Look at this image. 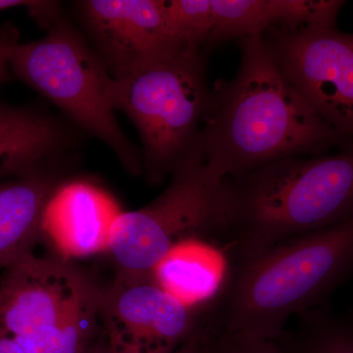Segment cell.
I'll use <instances>...</instances> for the list:
<instances>
[{"instance_id":"obj_1","label":"cell","mask_w":353,"mask_h":353,"mask_svg":"<svg viewBox=\"0 0 353 353\" xmlns=\"http://www.w3.org/2000/svg\"><path fill=\"white\" fill-rule=\"evenodd\" d=\"M232 80L211 88L199 145L221 180L290 157H318L352 139L329 126L297 92L262 37L238 41Z\"/></svg>"},{"instance_id":"obj_2","label":"cell","mask_w":353,"mask_h":353,"mask_svg":"<svg viewBox=\"0 0 353 353\" xmlns=\"http://www.w3.org/2000/svg\"><path fill=\"white\" fill-rule=\"evenodd\" d=\"M353 219V139L333 153L290 157L221 182L210 240L232 262Z\"/></svg>"},{"instance_id":"obj_3","label":"cell","mask_w":353,"mask_h":353,"mask_svg":"<svg viewBox=\"0 0 353 353\" xmlns=\"http://www.w3.org/2000/svg\"><path fill=\"white\" fill-rule=\"evenodd\" d=\"M231 264L208 324L278 340L290 317L324 305L353 277V219Z\"/></svg>"},{"instance_id":"obj_4","label":"cell","mask_w":353,"mask_h":353,"mask_svg":"<svg viewBox=\"0 0 353 353\" xmlns=\"http://www.w3.org/2000/svg\"><path fill=\"white\" fill-rule=\"evenodd\" d=\"M108 97L138 130L148 182L161 183L201 134L211 99L205 53L179 50L129 75L111 77Z\"/></svg>"},{"instance_id":"obj_5","label":"cell","mask_w":353,"mask_h":353,"mask_svg":"<svg viewBox=\"0 0 353 353\" xmlns=\"http://www.w3.org/2000/svg\"><path fill=\"white\" fill-rule=\"evenodd\" d=\"M102 292L67 262L31 252L2 272L0 327L26 353H83Z\"/></svg>"},{"instance_id":"obj_6","label":"cell","mask_w":353,"mask_h":353,"mask_svg":"<svg viewBox=\"0 0 353 353\" xmlns=\"http://www.w3.org/2000/svg\"><path fill=\"white\" fill-rule=\"evenodd\" d=\"M10 68L22 82L52 102L110 148L125 169L143 174L141 150L122 131L108 97L111 76L75 28L58 20L37 41L19 43Z\"/></svg>"},{"instance_id":"obj_7","label":"cell","mask_w":353,"mask_h":353,"mask_svg":"<svg viewBox=\"0 0 353 353\" xmlns=\"http://www.w3.org/2000/svg\"><path fill=\"white\" fill-rule=\"evenodd\" d=\"M199 139L176 164L170 183L157 199L116 218L108 250L121 273L152 275L176 243L192 236L209 239L223 180L206 164Z\"/></svg>"},{"instance_id":"obj_8","label":"cell","mask_w":353,"mask_h":353,"mask_svg":"<svg viewBox=\"0 0 353 353\" xmlns=\"http://www.w3.org/2000/svg\"><path fill=\"white\" fill-rule=\"evenodd\" d=\"M269 46L288 80L329 126L353 139V34L336 27H269Z\"/></svg>"},{"instance_id":"obj_9","label":"cell","mask_w":353,"mask_h":353,"mask_svg":"<svg viewBox=\"0 0 353 353\" xmlns=\"http://www.w3.org/2000/svg\"><path fill=\"white\" fill-rule=\"evenodd\" d=\"M165 292L152 275L118 272L102 292L101 318L112 353H173L201 330L199 314Z\"/></svg>"},{"instance_id":"obj_10","label":"cell","mask_w":353,"mask_h":353,"mask_svg":"<svg viewBox=\"0 0 353 353\" xmlns=\"http://www.w3.org/2000/svg\"><path fill=\"white\" fill-rule=\"evenodd\" d=\"M78 7L94 51L113 78L185 50L172 38L165 1L87 0Z\"/></svg>"},{"instance_id":"obj_11","label":"cell","mask_w":353,"mask_h":353,"mask_svg":"<svg viewBox=\"0 0 353 353\" xmlns=\"http://www.w3.org/2000/svg\"><path fill=\"white\" fill-rule=\"evenodd\" d=\"M122 211L108 192L87 182L59 185L46 204L41 233L66 257L108 250L111 228Z\"/></svg>"},{"instance_id":"obj_12","label":"cell","mask_w":353,"mask_h":353,"mask_svg":"<svg viewBox=\"0 0 353 353\" xmlns=\"http://www.w3.org/2000/svg\"><path fill=\"white\" fill-rule=\"evenodd\" d=\"M231 259L219 245L192 236L176 243L152 271L162 290L192 308H208L224 289Z\"/></svg>"},{"instance_id":"obj_13","label":"cell","mask_w":353,"mask_h":353,"mask_svg":"<svg viewBox=\"0 0 353 353\" xmlns=\"http://www.w3.org/2000/svg\"><path fill=\"white\" fill-rule=\"evenodd\" d=\"M61 122L30 109L0 104V178L27 175L73 145Z\"/></svg>"},{"instance_id":"obj_14","label":"cell","mask_w":353,"mask_h":353,"mask_svg":"<svg viewBox=\"0 0 353 353\" xmlns=\"http://www.w3.org/2000/svg\"><path fill=\"white\" fill-rule=\"evenodd\" d=\"M57 188L37 171L0 183V272L32 252L41 236L44 209Z\"/></svg>"},{"instance_id":"obj_15","label":"cell","mask_w":353,"mask_h":353,"mask_svg":"<svg viewBox=\"0 0 353 353\" xmlns=\"http://www.w3.org/2000/svg\"><path fill=\"white\" fill-rule=\"evenodd\" d=\"M299 317L296 334L285 332L279 341L289 353H353V317L331 309H311Z\"/></svg>"},{"instance_id":"obj_16","label":"cell","mask_w":353,"mask_h":353,"mask_svg":"<svg viewBox=\"0 0 353 353\" xmlns=\"http://www.w3.org/2000/svg\"><path fill=\"white\" fill-rule=\"evenodd\" d=\"M212 28L204 52L233 39L262 37L273 24L271 0H210Z\"/></svg>"},{"instance_id":"obj_17","label":"cell","mask_w":353,"mask_h":353,"mask_svg":"<svg viewBox=\"0 0 353 353\" xmlns=\"http://www.w3.org/2000/svg\"><path fill=\"white\" fill-rule=\"evenodd\" d=\"M172 38L180 48L204 52L212 28L210 0L165 1Z\"/></svg>"},{"instance_id":"obj_18","label":"cell","mask_w":353,"mask_h":353,"mask_svg":"<svg viewBox=\"0 0 353 353\" xmlns=\"http://www.w3.org/2000/svg\"><path fill=\"white\" fill-rule=\"evenodd\" d=\"M345 3L341 0H271V27L287 32L334 28Z\"/></svg>"},{"instance_id":"obj_19","label":"cell","mask_w":353,"mask_h":353,"mask_svg":"<svg viewBox=\"0 0 353 353\" xmlns=\"http://www.w3.org/2000/svg\"><path fill=\"white\" fill-rule=\"evenodd\" d=\"M201 353H289L278 340L205 325L197 333Z\"/></svg>"},{"instance_id":"obj_20","label":"cell","mask_w":353,"mask_h":353,"mask_svg":"<svg viewBox=\"0 0 353 353\" xmlns=\"http://www.w3.org/2000/svg\"><path fill=\"white\" fill-rule=\"evenodd\" d=\"M19 34L11 25L0 27V83L8 78L13 50L19 44Z\"/></svg>"},{"instance_id":"obj_21","label":"cell","mask_w":353,"mask_h":353,"mask_svg":"<svg viewBox=\"0 0 353 353\" xmlns=\"http://www.w3.org/2000/svg\"><path fill=\"white\" fill-rule=\"evenodd\" d=\"M0 353H26L24 350L0 327Z\"/></svg>"},{"instance_id":"obj_22","label":"cell","mask_w":353,"mask_h":353,"mask_svg":"<svg viewBox=\"0 0 353 353\" xmlns=\"http://www.w3.org/2000/svg\"><path fill=\"white\" fill-rule=\"evenodd\" d=\"M43 1H25V0H0V11L6 9L14 8V7H27L31 13L38 10L43 6Z\"/></svg>"},{"instance_id":"obj_23","label":"cell","mask_w":353,"mask_h":353,"mask_svg":"<svg viewBox=\"0 0 353 353\" xmlns=\"http://www.w3.org/2000/svg\"><path fill=\"white\" fill-rule=\"evenodd\" d=\"M173 353H201V345H199L197 333L192 339H190L187 343L176 348Z\"/></svg>"},{"instance_id":"obj_24","label":"cell","mask_w":353,"mask_h":353,"mask_svg":"<svg viewBox=\"0 0 353 353\" xmlns=\"http://www.w3.org/2000/svg\"><path fill=\"white\" fill-rule=\"evenodd\" d=\"M83 353H112L109 350L108 343L105 340L99 341V343H94L92 341L90 345H88L87 350Z\"/></svg>"}]
</instances>
